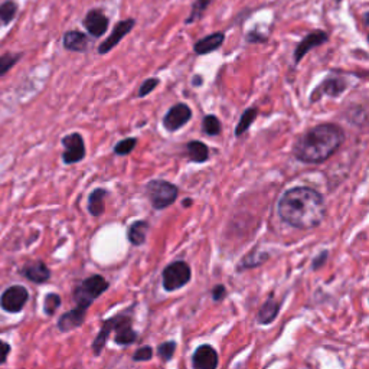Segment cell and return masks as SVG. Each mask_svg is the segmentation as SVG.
I'll use <instances>...</instances> for the list:
<instances>
[{"label": "cell", "mask_w": 369, "mask_h": 369, "mask_svg": "<svg viewBox=\"0 0 369 369\" xmlns=\"http://www.w3.org/2000/svg\"><path fill=\"white\" fill-rule=\"evenodd\" d=\"M277 214L288 226L310 230L323 221L326 203L317 190L308 186H296L284 192L277 205Z\"/></svg>", "instance_id": "cell-1"}, {"label": "cell", "mask_w": 369, "mask_h": 369, "mask_svg": "<svg viewBox=\"0 0 369 369\" xmlns=\"http://www.w3.org/2000/svg\"><path fill=\"white\" fill-rule=\"evenodd\" d=\"M345 141V130L335 123L317 124L303 133L293 148L295 157L301 163H323L339 150Z\"/></svg>", "instance_id": "cell-2"}, {"label": "cell", "mask_w": 369, "mask_h": 369, "mask_svg": "<svg viewBox=\"0 0 369 369\" xmlns=\"http://www.w3.org/2000/svg\"><path fill=\"white\" fill-rule=\"evenodd\" d=\"M108 288V283L103 276L94 275L79 283L74 290V300L78 308L88 310L95 299H99Z\"/></svg>", "instance_id": "cell-3"}, {"label": "cell", "mask_w": 369, "mask_h": 369, "mask_svg": "<svg viewBox=\"0 0 369 369\" xmlns=\"http://www.w3.org/2000/svg\"><path fill=\"white\" fill-rule=\"evenodd\" d=\"M146 194L154 210H165L178 199V188L163 179H153L146 185Z\"/></svg>", "instance_id": "cell-4"}, {"label": "cell", "mask_w": 369, "mask_h": 369, "mask_svg": "<svg viewBox=\"0 0 369 369\" xmlns=\"http://www.w3.org/2000/svg\"><path fill=\"white\" fill-rule=\"evenodd\" d=\"M349 83L343 77L330 74L328 75L322 83H320L310 94V103H317L323 97L338 99L346 91Z\"/></svg>", "instance_id": "cell-5"}, {"label": "cell", "mask_w": 369, "mask_h": 369, "mask_svg": "<svg viewBox=\"0 0 369 369\" xmlns=\"http://www.w3.org/2000/svg\"><path fill=\"white\" fill-rule=\"evenodd\" d=\"M190 267L185 261H174L163 271V287L166 292L179 290L190 281Z\"/></svg>", "instance_id": "cell-6"}, {"label": "cell", "mask_w": 369, "mask_h": 369, "mask_svg": "<svg viewBox=\"0 0 369 369\" xmlns=\"http://www.w3.org/2000/svg\"><path fill=\"white\" fill-rule=\"evenodd\" d=\"M63 153H62V162L66 165H75L79 163L86 157V141L84 137L79 133H70L63 136L62 140Z\"/></svg>", "instance_id": "cell-7"}, {"label": "cell", "mask_w": 369, "mask_h": 369, "mask_svg": "<svg viewBox=\"0 0 369 369\" xmlns=\"http://www.w3.org/2000/svg\"><path fill=\"white\" fill-rule=\"evenodd\" d=\"M29 300L28 288L21 284H13L8 287L0 296V308L8 313H19L26 306Z\"/></svg>", "instance_id": "cell-8"}, {"label": "cell", "mask_w": 369, "mask_h": 369, "mask_svg": "<svg viewBox=\"0 0 369 369\" xmlns=\"http://www.w3.org/2000/svg\"><path fill=\"white\" fill-rule=\"evenodd\" d=\"M192 116H194V113H192V108L186 103H176L165 113L162 124L166 132L174 133L185 127L192 120Z\"/></svg>", "instance_id": "cell-9"}, {"label": "cell", "mask_w": 369, "mask_h": 369, "mask_svg": "<svg viewBox=\"0 0 369 369\" xmlns=\"http://www.w3.org/2000/svg\"><path fill=\"white\" fill-rule=\"evenodd\" d=\"M136 23L137 22L134 18H127V19L119 21L116 26L113 28V30H111V34L99 45V50H97L99 55H107L113 51L114 48L119 46V43L134 29Z\"/></svg>", "instance_id": "cell-10"}, {"label": "cell", "mask_w": 369, "mask_h": 369, "mask_svg": "<svg viewBox=\"0 0 369 369\" xmlns=\"http://www.w3.org/2000/svg\"><path fill=\"white\" fill-rule=\"evenodd\" d=\"M83 26L88 32V35L94 39H100L103 38L110 26V19L108 16L104 13L103 9L100 8H94L87 12L83 19Z\"/></svg>", "instance_id": "cell-11"}, {"label": "cell", "mask_w": 369, "mask_h": 369, "mask_svg": "<svg viewBox=\"0 0 369 369\" xmlns=\"http://www.w3.org/2000/svg\"><path fill=\"white\" fill-rule=\"evenodd\" d=\"M329 42V34L323 29H315L304 37L296 46L293 58L295 63H300L303 58L306 57L312 50H316L317 46H322Z\"/></svg>", "instance_id": "cell-12"}, {"label": "cell", "mask_w": 369, "mask_h": 369, "mask_svg": "<svg viewBox=\"0 0 369 369\" xmlns=\"http://www.w3.org/2000/svg\"><path fill=\"white\" fill-rule=\"evenodd\" d=\"M92 42V38L81 30H67L62 37V46L63 50L77 54H84L90 50V45Z\"/></svg>", "instance_id": "cell-13"}, {"label": "cell", "mask_w": 369, "mask_h": 369, "mask_svg": "<svg viewBox=\"0 0 369 369\" xmlns=\"http://www.w3.org/2000/svg\"><path fill=\"white\" fill-rule=\"evenodd\" d=\"M194 369H217L218 368V352L211 345H201L192 357Z\"/></svg>", "instance_id": "cell-14"}, {"label": "cell", "mask_w": 369, "mask_h": 369, "mask_svg": "<svg viewBox=\"0 0 369 369\" xmlns=\"http://www.w3.org/2000/svg\"><path fill=\"white\" fill-rule=\"evenodd\" d=\"M223 42H226V34H223L222 30L212 32V34L201 38L199 41L194 43V52L198 57L212 54L219 50V48L223 45Z\"/></svg>", "instance_id": "cell-15"}, {"label": "cell", "mask_w": 369, "mask_h": 369, "mask_svg": "<svg viewBox=\"0 0 369 369\" xmlns=\"http://www.w3.org/2000/svg\"><path fill=\"white\" fill-rule=\"evenodd\" d=\"M21 275L32 283L43 284L51 279V270L48 268V266L43 261L35 260V261L26 263L23 268L21 270Z\"/></svg>", "instance_id": "cell-16"}, {"label": "cell", "mask_w": 369, "mask_h": 369, "mask_svg": "<svg viewBox=\"0 0 369 369\" xmlns=\"http://www.w3.org/2000/svg\"><path fill=\"white\" fill-rule=\"evenodd\" d=\"M116 332V343L117 345H132L137 339V333L133 330L132 319L128 316H116L114 329Z\"/></svg>", "instance_id": "cell-17"}, {"label": "cell", "mask_w": 369, "mask_h": 369, "mask_svg": "<svg viewBox=\"0 0 369 369\" xmlns=\"http://www.w3.org/2000/svg\"><path fill=\"white\" fill-rule=\"evenodd\" d=\"M86 313L87 310L83 308H75L67 313H63L59 319H58V329L61 332H71L77 328L81 326L84 323V319H86Z\"/></svg>", "instance_id": "cell-18"}, {"label": "cell", "mask_w": 369, "mask_h": 369, "mask_svg": "<svg viewBox=\"0 0 369 369\" xmlns=\"http://www.w3.org/2000/svg\"><path fill=\"white\" fill-rule=\"evenodd\" d=\"M186 154L190 162L195 163H205L210 159V148L203 141L192 140L186 144Z\"/></svg>", "instance_id": "cell-19"}, {"label": "cell", "mask_w": 369, "mask_h": 369, "mask_svg": "<svg viewBox=\"0 0 369 369\" xmlns=\"http://www.w3.org/2000/svg\"><path fill=\"white\" fill-rule=\"evenodd\" d=\"M279 312H280V304L275 300V297L270 296L261 306L257 320H259V323H261V325H270V323L275 322Z\"/></svg>", "instance_id": "cell-20"}, {"label": "cell", "mask_w": 369, "mask_h": 369, "mask_svg": "<svg viewBox=\"0 0 369 369\" xmlns=\"http://www.w3.org/2000/svg\"><path fill=\"white\" fill-rule=\"evenodd\" d=\"M148 232H149V223L146 221H136L128 227L127 238L133 246H141L146 241Z\"/></svg>", "instance_id": "cell-21"}, {"label": "cell", "mask_w": 369, "mask_h": 369, "mask_svg": "<svg viewBox=\"0 0 369 369\" xmlns=\"http://www.w3.org/2000/svg\"><path fill=\"white\" fill-rule=\"evenodd\" d=\"M257 117H259V108L257 107H248L247 110H244L235 127V137H241L243 134H246L250 130L251 124L257 120Z\"/></svg>", "instance_id": "cell-22"}, {"label": "cell", "mask_w": 369, "mask_h": 369, "mask_svg": "<svg viewBox=\"0 0 369 369\" xmlns=\"http://www.w3.org/2000/svg\"><path fill=\"white\" fill-rule=\"evenodd\" d=\"M114 323H116V317H111V319L106 320V322L103 323V328H101L100 333L97 335V338H95V341L92 343V350H94V354L97 357L101 354V350H103V348H104V345H106V342L108 339L110 333L113 332Z\"/></svg>", "instance_id": "cell-23"}, {"label": "cell", "mask_w": 369, "mask_h": 369, "mask_svg": "<svg viewBox=\"0 0 369 369\" xmlns=\"http://www.w3.org/2000/svg\"><path fill=\"white\" fill-rule=\"evenodd\" d=\"M107 195L106 189H95L88 197V211L92 217H100L104 212V197Z\"/></svg>", "instance_id": "cell-24"}, {"label": "cell", "mask_w": 369, "mask_h": 369, "mask_svg": "<svg viewBox=\"0 0 369 369\" xmlns=\"http://www.w3.org/2000/svg\"><path fill=\"white\" fill-rule=\"evenodd\" d=\"M212 3H214V0H195V2L192 3L188 18L185 19V25L189 26V25H194L198 21H201L203 18L206 9L210 8Z\"/></svg>", "instance_id": "cell-25"}, {"label": "cell", "mask_w": 369, "mask_h": 369, "mask_svg": "<svg viewBox=\"0 0 369 369\" xmlns=\"http://www.w3.org/2000/svg\"><path fill=\"white\" fill-rule=\"evenodd\" d=\"M18 14V3L14 0H6L0 5V28L8 26L10 22L14 21Z\"/></svg>", "instance_id": "cell-26"}, {"label": "cell", "mask_w": 369, "mask_h": 369, "mask_svg": "<svg viewBox=\"0 0 369 369\" xmlns=\"http://www.w3.org/2000/svg\"><path fill=\"white\" fill-rule=\"evenodd\" d=\"M202 132L210 137L219 136L222 132L221 120L215 114H206L202 120Z\"/></svg>", "instance_id": "cell-27"}, {"label": "cell", "mask_w": 369, "mask_h": 369, "mask_svg": "<svg viewBox=\"0 0 369 369\" xmlns=\"http://www.w3.org/2000/svg\"><path fill=\"white\" fill-rule=\"evenodd\" d=\"M22 52H5L0 55V78L5 77L22 59Z\"/></svg>", "instance_id": "cell-28"}, {"label": "cell", "mask_w": 369, "mask_h": 369, "mask_svg": "<svg viewBox=\"0 0 369 369\" xmlns=\"http://www.w3.org/2000/svg\"><path fill=\"white\" fill-rule=\"evenodd\" d=\"M136 146H137V139L136 137H127V139L117 141L113 150H114V154H117V156H127L136 149Z\"/></svg>", "instance_id": "cell-29"}, {"label": "cell", "mask_w": 369, "mask_h": 369, "mask_svg": "<svg viewBox=\"0 0 369 369\" xmlns=\"http://www.w3.org/2000/svg\"><path fill=\"white\" fill-rule=\"evenodd\" d=\"M61 296L57 293H48L43 299V312L46 316H54L61 306Z\"/></svg>", "instance_id": "cell-30"}, {"label": "cell", "mask_w": 369, "mask_h": 369, "mask_svg": "<svg viewBox=\"0 0 369 369\" xmlns=\"http://www.w3.org/2000/svg\"><path fill=\"white\" fill-rule=\"evenodd\" d=\"M160 86V79L157 77H152V78H146L144 81L140 84L139 91H137V97L139 99H144L150 95L157 87Z\"/></svg>", "instance_id": "cell-31"}, {"label": "cell", "mask_w": 369, "mask_h": 369, "mask_svg": "<svg viewBox=\"0 0 369 369\" xmlns=\"http://www.w3.org/2000/svg\"><path fill=\"white\" fill-rule=\"evenodd\" d=\"M268 259V255L266 252H259V251H252L250 252L246 259L243 260V264L241 267L243 268H254V267H259L261 266L264 261H267Z\"/></svg>", "instance_id": "cell-32"}, {"label": "cell", "mask_w": 369, "mask_h": 369, "mask_svg": "<svg viewBox=\"0 0 369 369\" xmlns=\"http://www.w3.org/2000/svg\"><path fill=\"white\" fill-rule=\"evenodd\" d=\"M174 350H176V342L169 341V342H165L162 345H159V348H157V355L160 357V359L168 362V361H170L173 358Z\"/></svg>", "instance_id": "cell-33"}, {"label": "cell", "mask_w": 369, "mask_h": 369, "mask_svg": "<svg viewBox=\"0 0 369 369\" xmlns=\"http://www.w3.org/2000/svg\"><path fill=\"white\" fill-rule=\"evenodd\" d=\"M268 41V38L261 34L259 29H251L247 32L246 35V42L251 43V45H257V43H266Z\"/></svg>", "instance_id": "cell-34"}, {"label": "cell", "mask_w": 369, "mask_h": 369, "mask_svg": "<svg viewBox=\"0 0 369 369\" xmlns=\"http://www.w3.org/2000/svg\"><path fill=\"white\" fill-rule=\"evenodd\" d=\"M152 357H153V349L150 346H143L136 350L133 359L136 362H146V361H150Z\"/></svg>", "instance_id": "cell-35"}, {"label": "cell", "mask_w": 369, "mask_h": 369, "mask_svg": "<svg viewBox=\"0 0 369 369\" xmlns=\"http://www.w3.org/2000/svg\"><path fill=\"white\" fill-rule=\"evenodd\" d=\"M10 350H12L10 345L8 342L0 339V365L6 363V361L9 358V354H10Z\"/></svg>", "instance_id": "cell-36"}, {"label": "cell", "mask_w": 369, "mask_h": 369, "mask_svg": "<svg viewBox=\"0 0 369 369\" xmlns=\"http://www.w3.org/2000/svg\"><path fill=\"white\" fill-rule=\"evenodd\" d=\"M328 255H329V252L328 251H323V252H320L317 257H316V259L313 260V263H312V270H319L320 267H322L325 263H326V259H328Z\"/></svg>", "instance_id": "cell-37"}, {"label": "cell", "mask_w": 369, "mask_h": 369, "mask_svg": "<svg viewBox=\"0 0 369 369\" xmlns=\"http://www.w3.org/2000/svg\"><path fill=\"white\" fill-rule=\"evenodd\" d=\"M226 295H227V288L223 287L222 284H218V286L214 287V290H212V299H214L215 301L222 300L223 297H226Z\"/></svg>", "instance_id": "cell-38"}, {"label": "cell", "mask_w": 369, "mask_h": 369, "mask_svg": "<svg viewBox=\"0 0 369 369\" xmlns=\"http://www.w3.org/2000/svg\"><path fill=\"white\" fill-rule=\"evenodd\" d=\"M203 84V77L202 75H195L192 78V86L194 87H201Z\"/></svg>", "instance_id": "cell-39"}, {"label": "cell", "mask_w": 369, "mask_h": 369, "mask_svg": "<svg viewBox=\"0 0 369 369\" xmlns=\"http://www.w3.org/2000/svg\"><path fill=\"white\" fill-rule=\"evenodd\" d=\"M363 21H365V25H368V12L363 13Z\"/></svg>", "instance_id": "cell-40"}]
</instances>
